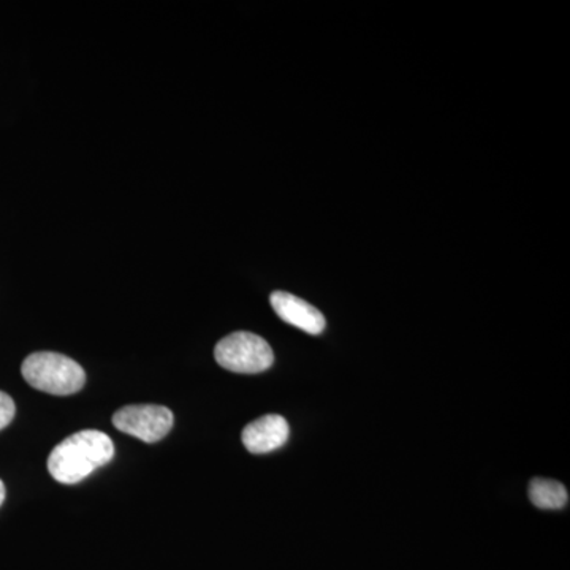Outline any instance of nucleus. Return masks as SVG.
I'll list each match as a JSON object with an SVG mask.
<instances>
[{
  "label": "nucleus",
  "instance_id": "7ed1b4c3",
  "mask_svg": "<svg viewBox=\"0 0 570 570\" xmlns=\"http://www.w3.org/2000/svg\"><path fill=\"white\" fill-rule=\"evenodd\" d=\"M214 356L225 370L238 374L264 373L275 362L273 348L264 337L247 332L225 336L214 348Z\"/></svg>",
  "mask_w": 570,
  "mask_h": 570
},
{
  "label": "nucleus",
  "instance_id": "1a4fd4ad",
  "mask_svg": "<svg viewBox=\"0 0 570 570\" xmlns=\"http://www.w3.org/2000/svg\"><path fill=\"white\" fill-rule=\"evenodd\" d=\"M6 485H3L2 480H0V508H2L3 501H6Z\"/></svg>",
  "mask_w": 570,
  "mask_h": 570
},
{
  "label": "nucleus",
  "instance_id": "39448f33",
  "mask_svg": "<svg viewBox=\"0 0 570 570\" xmlns=\"http://www.w3.org/2000/svg\"><path fill=\"white\" fill-rule=\"evenodd\" d=\"M269 302H272L277 316L283 318L285 324L296 326V328L314 336L324 333L326 326L324 314L305 299L279 291L272 295Z\"/></svg>",
  "mask_w": 570,
  "mask_h": 570
},
{
  "label": "nucleus",
  "instance_id": "423d86ee",
  "mask_svg": "<svg viewBox=\"0 0 570 570\" xmlns=\"http://www.w3.org/2000/svg\"><path fill=\"white\" fill-rule=\"evenodd\" d=\"M291 428L287 420L277 414L264 415L243 430V444L254 455L275 452L287 442Z\"/></svg>",
  "mask_w": 570,
  "mask_h": 570
},
{
  "label": "nucleus",
  "instance_id": "6e6552de",
  "mask_svg": "<svg viewBox=\"0 0 570 570\" xmlns=\"http://www.w3.org/2000/svg\"><path fill=\"white\" fill-rule=\"evenodd\" d=\"M14 414H17L14 401L7 393L0 392V431L13 422Z\"/></svg>",
  "mask_w": 570,
  "mask_h": 570
},
{
  "label": "nucleus",
  "instance_id": "f03ea898",
  "mask_svg": "<svg viewBox=\"0 0 570 570\" xmlns=\"http://www.w3.org/2000/svg\"><path fill=\"white\" fill-rule=\"evenodd\" d=\"M22 377L31 387L56 396L73 395L86 384L80 363L56 352H36L24 360Z\"/></svg>",
  "mask_w": 570,
  "mask_h": 570
},
{
  "label": "nucleus",
  "instance_id": "0eeeda50",
  "mask_svg": "<svg viewBox=\"0 0 570 570\" xmlns=\"http://www.w3.org/2000/svg\"><path fill=\"white\" fill-rule=\"evenodd\" d=\"M530 499L535 508L558 510L568 505L569 493L562 483L538 478L531 482Z\"/></svg>",
  "mask_w": 570,
  "mask_h": 570
},
{
  "label": "nucleus",
  "instance_id": "f257e3e1",
  "mask_svg": "<svg viewBox=\"0 0 570 570\" xmlns=\"http://www.w3.org/2000/svg\"><path fill=\"white\" fill-rule=\"evenodd\" d=\"M112 456L115 445L107 434L96 430L80 431L52 449L48 471L56 482L73 485L91 475L97 468L110 463Z\"/></svg>",
  "mask_w": 570,
  "mask_h": 570
},
{
  "label": "nucleus",
  "instance_id": "20e7f679",
  "mask_svg": "<svg viewBox=\"0 0 570 570\" xmlns=\"http://www.w3.org/2000/svg\"><path fill=\"white\" fill-rule=\"evenodd\" d=\"M174 422L170 409L156 406V404L126 406L112 415V425L129 436L140 439L146 444H154L167 436Z\"/></svg>",
  "mask_w": 570,
  "mask_h": 570
}]
</instances>
